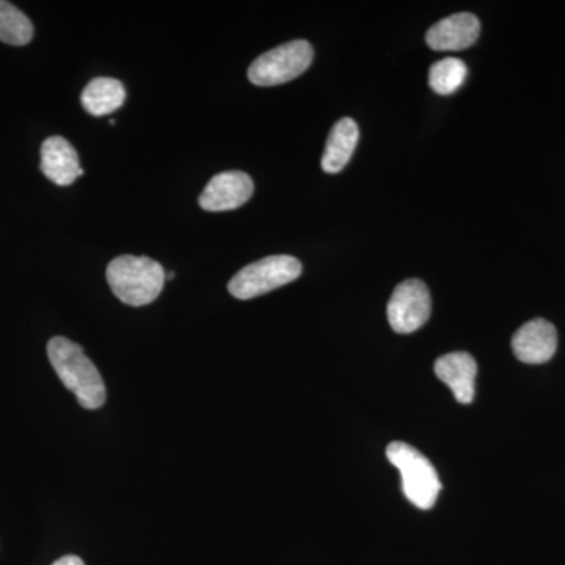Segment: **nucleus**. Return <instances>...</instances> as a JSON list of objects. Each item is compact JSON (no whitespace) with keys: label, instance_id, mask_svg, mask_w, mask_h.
I'll use <instances>...</instances> for the list:
<instances>
[{"label":"nucleus","instance_id":"nucleus-1","mask_svg":"<svg viewBox=\"0 0 565 565\" xmlns=\"http://www.w3.org/2000/svg\"><path fill=\"white\" fill-rule=\"evenodd\" d=\"M47 356L63 385L88 411L106 403V385L98 367L85 355L84 349L68 338L54 337L47 343Z\"/></svg>","mask_w":565,"mask_h":565},{"label":"nucleus","instance_id":"nucleus-2","mask_svg":"<svg viewBox=\"0 0 565 565\" xmlns=\"http://www.w3.org/2000/svg\"><path fill=\"white\" fill-rule=\"evenodd\" d=\"M166 270L148 256L122 255L107 266V281L122 303L143 307L154 302L166 285Z\"/></svg>","mask_w":565,"mask_h":565},{"label":"nucleus","instance_id":"nucleus-3","mask_svg":"<svg viewBox=\"0 0 565 565\" xmlns=\"http://www.w3.org/2000/svg\"><path fill=\"white\" fill-rule=\"evenodd\" d=\"M386 457L401 471L405 498L423 511L433 509L441 492V482L430 460L404 441L386 446Z\"/></svg>","mask_w":565,"mask_h":565},{"label":"nucleus","instance_id":"nucleus-4","mask_svg":"<svg viewBox=\"0 0 565 565\" xmlns=\"http://www.w3.org/2000/svg\"><path fill=\"white\" fill-rule=\"evenodd\" d=\"M302 275V263L289 255H273L248 264L234 275L228 291L239 300H250L281 286L288 285Z\"/></svg>","mask_w":565,"mask_h":565},{"label":"nucleus","instance_id":"nucleus-5","mask_svg":"<svg viewBox=\"0 0 565 565\" xmlns=\"http://www.w3.org/2000/svg\"><path fill=\"white\" fill-rule=\"evenodd\" d=\"M315 51L305 40L289 41L264 52L248 68V79L258 87H274L302 76L313 63Z\"/></svg>","mask_w":565,"mask_h":565},{"label":"nucleus","instance_id":"nucleus-6","mask_svg":"<svg viewBox=\"0 0 565 565\" xmlns=\"http://www.w3.org/2000/svg\"><path fill=\"white\" fill-rule=\"evenodd\" d=\"M433 311L430 292L424 281L411 278L394 288L386 307L390 326L396 333H414L429 321Z\"/></svg>","mask_w":565,"mask_h":565},{"label":"nucleus","instance_id":"nucleus-7","mask_svg":"<svg viewBox=\"0 0 565 565\" xmlns=\"http://www.w3.org/2000/svg\"><path fill=\"white\" fill-rule=\"evenodd\" d=\"M255 185L247 173L234 170L215 174L200 195V206L204 211H233L252 199Z\"/></svg>","mask_w":565,"mask_h":565},{"label":"nucleus","instance_id":"nucleus-8","mask_svg":"<svg viewBox=\"0 0 565 565\" xmlns=\"http://www.w3.org/2000/svg\"><path fill=\"white\" fill-rule=\"evenodd\" d=\"M557 349L556 327L546 319L537 318L523 323L512 337V351L522 363L542 364L555 356Z\"/></svg>","mask_w":565,"mask_h":565},{"label":"nucleus","instance_id":"nucleus-9","mask_svg":"<svg viewBox=\"0 0 565 565\" xmlns=\"http://www.w3.org/2000/svg\"><path fill=\"white\" fill-rule=\"evenodd\" d=\"M481 33V22L471 13H457L438 21L426 33L434 51H463L475 44Z\"/></svg>","mask_w":565,"mask_h":565},{"label":"nucleus","instance_id":"nucleus-10","mask_svg":"<svg viewBox=\"0 0 565 565\" xmlns=\"http://www.w3.org/2000/svg\"><path fill=\"white\" fill-rule=\"evenodd\" d=\"M40 167L44 177L57 185L73 184L84 174L77 151L61 136L50 137L43 141Z\"/></svg>","mask_w":565,"mask_h":565},{"label":"nucleus","instance_id":"nucleus-11","mask_svg":"<svg viewBox=\"0 0 565 565\" xmlns=\"http://www.w3.org/2000/svg\"><path fill=\"white\" fill-rule=\"evenodd\" d=\"M435 375L449 386L459 404H471L475 399V382L478 364L468 352L446 353L435 362Z\"/></svg>","mask_w":565,"mask_h":565},{"label":"nucleus","instance_id":"nucleus-12","mask_svg":"<svg viewBox=\"0 0 565 565\" xmlns=\"http://www.w3.org/2000/svg\"><path fill=\"white\" fill-rule=\"evenodd\" d=\"M359 137V125L352 118H341L340 121L334 122L322 156L323 172L340 173L351 161Z\"/></svg>","mask_w":565,"mask_h":565},{"label":"nucleus","instance_id":"nucleus-13","mask_svg":"<svg viewBox=\"0 0 565 565\" xmlns=\"http://www.w3.org/2000/svg\"><path fill=\"white\" fill-rule=\"evenodd\" d=\"M126 102V90L120 81L111 77H96L84 88L82 106L93 117H106L120 109Z\"/></svg>","mask_w":565,"mask_h":565},{"label":"nucleus","instance_id":"nucleus-14","mask_svg":"<svg viewBox=\"0 0 565 565\" xmlns=\"http://www.w3.org/2000/svg\"><path fill=\"white\" fill-rule=\"evenodd\" d=\"M32 39L31 20L13 3L0 0V41L11 46H25Z\"/></svg>","mask_w":565,"mask_h":565},{"label":"nucleus","instance_id":"nucleus-15","mask_svg":"<svg viewBox=\"0 0 565 565\" xmlns=\"http://www.w3.org/2000/svg\"><path fill=\"white\" fill-rule=\"evenodd\" d=\"M467 74V65L460 58H444L430 66V88L438 95H452L462 87Z\"/></svg>","mask_w":565,"mask_h":565},{"label":"nucleus","instance_id":"nucleus-16","mask_svg":"<svg viewBox=\"0 0 565 565\" xmlns=\"http://www.w3.org/2000/svg\"><path fill=\"white\" fill-rule=\"evenodd\" d=\"M52 565H85L84 561L77 556H63L61 559L55 561Z\"/></svg>","mask_w":565,"mask_h":565}]
</instances>
